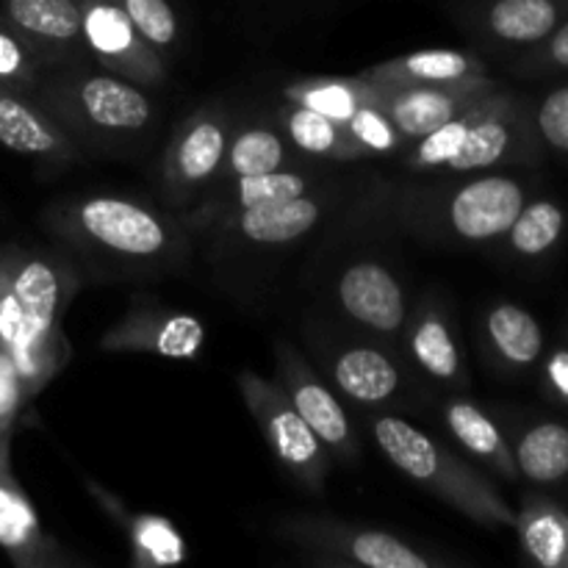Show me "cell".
Here are the masks:
<instances>
[{
	"mask_svg": "<svg viewBox=\"0 0 568 568\" xmlns=\"http://www.w3.org/2000/svg\"><path fill=\"white\" fill-rule=\"evenodd\" d=\"M525 209V189L514 178L488 175L460 189L449 205V222L469 242H488L514 225Z\"/></svg>",
	"mask_w": 568,
	"mask_h": 568,
	"instance_id": "obj_1",
	"label": "cell"
},
{
	"mask_svg": "<svg viewBox=\"0 0 568 568\" xmlns=\"http://www.w3.org/2000/svg\"><path fill=\"white\" fill-rule=\"evenodd\" d=\"M81 225L92 239L125 255H155L166 233L153 214L122 200L98 197L81 209Z\"/></svg>",
	"mask_w": 568,
	"mask_h": 568,
	"instance_id": "obj_2",
	"label": "cell"
},
{
	"mask_svg": "<svg viewBox=\"0 0 568 568\" xmlns=\"http://www.w3.org/2000/svg\"><path fill=\"white\" fill-rule=\"evenodd\" d=\"M338 297L349 316L375 331H397L405 320L403 288L377 264L349 266L338 283Z\"/></svg>",
	"mask_w": 568,
	"mask_h": 568,
	"instance_id": "obj_3",
	"label": "cell"
},
{
	"mask_svg": "<svg viewBox=\"0 0 568 568\" xmlns=\"http://www.w3.org/2000/svg\"><path fill=\"white\" fill-rule=\"evenodd\" d=\"M568 17V0H497L488 11L494 37L510 44H541Z\"/></svg>",
	"mask_w": 568,
	"mask_h": 568,
	"instance_id": "obj_4",
	"label": "cell"
},
{
	"mask_svg": "<svg viewBox=\"0 0 568 568\" xmlns=\"http://www.w3.org/2000/svg\"><path fill=\"white\" fill-rule=\"evenodd\" d=\"M9 288L20 303L22 320H26V342L22 344H42L50 325H53L55 305H59V277L44 261H28L14 272ZM22 344H17V347H22Z\"/></svg>",
	"mask_w": 568,
	"mask_h": 568,
	"instance_id": "obj_5",
	"label": "cell"
},
{
	"mask_svg": "<svg viewBox=\"0 0 568 568\" xmlns=\"http://www.w3.org/2000/svg\"><path fill=\"white\" fill-rule=\"evenodd\" d=\"M516 148V120L505 109L488 111V114L469 120L458 153L447 161L453 172H471L483 166H494L514 153Z\"/></svg>",
	"mask_w": 568,
	"mask_h": 568,
	"instance_id": "obj_6",
	"label": "cell"
},
{
	"mask_svg": "<svg viewBox=\"0 0 568 568\" xmlns=\"http://www.w3.org/2000/svg\"><path fill=\"white\" fill-rule=\"evenodd\" d=\"M81 103L98 125L111 131H136L150 120V100L116 78H89L81 89Z\"/></svg>",
	"mask_w": 568,
	"mask_h": 568,
	"instance_id": "obj_7",
	"label": "cell"
},
{
	"mask_svg": "<svg viewBox=\"0 0 568 568\" xmlns=\"http://www.w3.org/2000/svg\"><path fill=\"white\" fill-rule=\"evenodd\" d=\"M516 466L532 483H560L568 477V427L560 422H541L521 436L516 447Z\"/></svg>",
	"mask_w": 568,
	"mask_h": 568,
	"instance_id": "obj_8",
	"label": "cell"
},
{
	"mask_svg": "<svg viewBox=\"0 0 568 568\" xmlns=\"http://www.w3.org/2000/svg\"><path fill=\"white\" fill-rule=\"evenodd\" d=\"M320 220V209L311 200L294 197L286 203L255 205L244 209L242 231L244 236L261 244H283L305 236Z\"/></svg>",
	"mask_w": 568,
	"mask_h": 568,
	"instance_id": "obj_9",
	"label": "cell"
},
{
	"mask_svg": "<svg viewBox=\"0 0 568 568\" xmlns=\"http://www.w3.org/2000/svg\"><path fill=\"white\" fill-rule=\"evenodd\" d=\"M488 336L508 364L530 366L544 353V331L530 311L503 303L488 314Z\"/></svg>",
	"mask_w": 568,
	"mask_h": 568,
	"instance_id": "obj_10",
	"label": "cell"
},
{
	"mask_svg": "<svg viewBox=\"0 0 568 568\" xmlns=\"http://www.w3.org/2000/svg\"><path fill=\"white\" fill-rule=\"evenodd\" d=\"M336 381L344 394L361 403H381L397 392V369L386 355L375 353V349H349L338 358L336 364Z\"/></svg>",
	"mask_w": 568,
	"mask_h": 568,
	"instance_id": "obj_11",
	"label": "cell"
},
{
	"mask_svg": "<svg viewBox=\"0 0 568 568\" xmlns=\"http://www.w3.org/2000/svg\"><path fill=\"white\" fill-rule=\"evenodd\" d=\"M377 444L394 466L416 480H430L438 471V453L430 438L403 419H381L375 427Z\"/></svg>",
	"mask_w": 568,
	"mask_h": 568,
	"instance_id": "obj_12",
	"label": "cell"
},
{
	"mask_svg": "<svg viewBox=\"0 0 568 568\" xmlns=\"http://www.w3.org/2000/svg\"><path fill=\"white\" fill-rule=\"evenodd\" d=\"M521 544L536 564L568 568V514L552 503H538L521 519Z\"/></svg>",
	"mask_w": 568,
	"mask_h": 568,
	"instance_id": "obj_13",
	"label": "cell"
},
{
	"mask_svg": "<svg viewBox=\"0 0 568 568\" xmlns=\"http://www.w3.org/2000/svg\"><path fill=\"white\" fill-rule=\"evenodd\" d=\"M6 14L20 31L55 42L78 37L83 26L81 9L72 0H9Z\"/></svg>",
	"mask_w": 568,
	"mask_h": 568,
	"instance_id": "obj_14",
	"label": "cell"
},
{
	"mask_svg": "<svg viewBox=\"0 0 568 568\" xmlns=\"http://www.w3.org/2000/svg\"><path fill=\"white\" fill-rule=\"evenodd\" d=\"M566 211L552 200H536L519 211L514 225L508 227L510 247L525 258H538L549 253L564 239Z\"/></svg>",
	"mask_w": 568,
	"mask_h": 568,
	"instance_id": "obj_15",
	"label": "cell"
},
{
	"mask_svg": "<svg viewBox=\"0 0 568 568\" xmlns=\"http://www.w3.org/2000/svg\"><path fill=\"white\" fill-rule=\"evenodd\" d=\"M0 144L22 155H42L55 150L59 139L39 120L37 111L0 89Z\"/></svg>",
	"mask_w": 568,
	"mask_h": 568,
	"instance_id": "obj_16",
	"label": "cell"
},
{
	"mask_svg": "<svg viewBox=\"0 0 568 568\" xmlns=\"http://www.w3.org/2000/svg\"><path fill=\"white\" fill-rule=\"evenodd\" d=\"M392 116L405 136H427L455 120V100L436 89H414L394 100Z\"/></svg>",
	"mask_w": 568,
	"mask_h": 568,
	"instance_id": "obj_17",
	"label": "cell"
},
{
	"mask_svg": "<svg viewBox=\"0 0 568 568\" xmlns=\"http://www.w3.org/2000/svg\"><path fill=\"white\" fill-rule=\"evenodd\" d=\"M294 410L305 419V425L327 444H342L347 438L349 425L347 416H344L342 405L333 399L331 392H325L322 386L314 383H305L294 392Z\"/></svg>",
	"mask_w": 568,
	"mask_h": 568,
	"instance_id": "obj_18",
	"label": "cell"
},
{
	"mask_svg": "<svg viewBox=\"0 0 568 568\" xmlns=\"http://www.w3.org/2000/svg\"><path fill=\"white\" fill-rule=\"evenodd\" d=\"M222 153H225L222 128L214 125V122H200L183 136L181 148H178L181 175L189 178V181H200V178L211 175L220 166Z\"/></svg>",
	"mask_w": 568,
	"mask_h": 568,
	"instance_id": "obj_19",
	"label": "cell"
},
{
	"mask_svg": "<svg viewBox=\"0 0 568 568\" xmlns=\"http://www.w3.org/2000/svg\"><path fill=\"white\" fill-rule=\"evenodd\" d=\"M449 427L458 436V442L464 447H469L475 455L483 458L505 460V442L499 436V430L494 427V422L483 414L480 408L469 403H458L449 408Z\"/></svg>",
	"mask_w": 568,
	"mask_h": 568,
	"instance_id": "obj_20",
	"label": "cell"
},
{
	"mask_svg": "<svg viewBox=\"0 0 568 568\" xmlns=\"http://www.w3.org/2000/svg\"><path fill=\"white\" fill-rule=\"evenodd\" d=\"M239 203L242 209H255V205L286 203V200L303 197L305 178L294 172H261V175H239Z\"/></svg>",
	"mask_w": 568,
	"mask_h": 568,
	"instance_id": "obj_21",
	"label": "cell"
},
{
	"mask_svg": "<svg viewBox=\"0 0 568 568\" xmlns=\"http://www.w3.org/2000/svg\"><path fill=\"white\" fill-rule=\"evenodd\" d=\"M283 164V142L270 131H247L233 142L231 166L236 175H261Z\"/></svg>",
	"mask_w": 568,
	"mask_h": 568,
	"instance_id": "obj_22",
	"label": "cell"
},
{
	"mask_svg": "<svg viewBox=\"0 0 568 568\" xmlns=\"http://www.w3.org/2000/svg\"><path fill=\"white\" fill-rule=\"evenodd\" d=\"M414 355L430 375L455 377L458 375V349L444 322L427 320L414 336Z\"/></svg>",
	"mask_w": 568,
	"mask_h": 568,
	"instance_id": "obj_23",
	"label": "cell"
},
{
	"mask_svg": "<svg viewBox=\"0 0 568 568\" xmlns=\"http://www.w3.org/2000/svg\"><path fill=\"white\" fill-rule=\"evenodd\" d=\"M270 433L277 453H281L288 464L303 466L316 458V433L305 425V419L297 410H277L270 422Z\"/></svg>",
	"mask_w": 568,
	"mask_h": 568,
	"instance_id": "obj_24",
	"label": "cell"
},
{
	"mask_svg": "<svg viewBox=\"0 0 568 568\" xmlns=\"http://www.w3.org/2000/svg\"><path fill=\"white\" fill-rule=\"evenodd\" d=\"M33 536H37V519L31 508L14 488L0 480V547L20 552L31 547Z\"/></svg>",
	"mask_w": 568,
	"mask_h": 568,
	"instance_id": "obj_25",
	"label": "cell"
},
{
	"mask_svg": "<svg viewBox=\"0 0 568 568\" xmlns=\"http://www.w3.org/2000/svg\"><path fill=\"white\" fill-rule=\"evenodd\" d=\"M353 555L358 564L369 568H427V560L410 552L403 541L386 532H364L353 541Z\"/></svg>",
	"mask_w": 568,
	"mask_h": 568,
	"instance_id": "obj_26",
	"label": "cell"
},
{
	"mask_svg": "<svg viewBox=\"0 0 568 568\" xmlns=\"http://www.w3.org/2000/svg\"><path fill=\"white\" fill-rule=\"evenodd\" d=\"M83 28H87L89 42L103 53H122L125 48H131L133 22L128 20L125 11L114 9V6H94L83 20Z\"/></svg>",
	"mask_w": 568,
	"mask_h": 568,
	"instance_id": "obj_27",
	"label": "cell"
},
{
	"mask_svg": "<svg viewBox=\"0 0 568 568\" xmlns=\"http://www.w3.org/2000/svg\"><path fill=\"white\" fill-rule=\"evenodd\" d=\"M125 14L150 42L170 44L175 39L178 22L166 0H125Z\"/></svg>",
	"mask_w": 568,
	"mask_h": 568,
	"instance_id": "obj_28",
	"label": "cell"
},
{
	"mask_svg": "<svg viewBox=\"0 0 568 568\" xmlns=\"http://www.w3.org/2000/svg\"><path fill=\"white\" fill-rule=\"evenodd\" d=\"M405 70L422 81H460L469 72V59L455 50H422L405 59Z\"/></svg>",
	"mask_w": 568,
	"mask_h": 568,
	"instance_id": "obj_29",
	"label": "cell"
},
{
	"mask_svg": "<svg viewBox=\"0 0 568 568\" xmlns=\"http://www.w3.org/2000/svg\"><path fill=\"white\" fill-rule=\"evenodd\" d=\"M536 128L549 148L568 155V83L552 89L541 100L536 114Z\"/></svg>",
	"mask_w": 568,
	"mask_h": 568,
	"instance_id": "obj_30",
	"label": "cell"
},
{
	"mask_svg": "<svg viewBox=\"0 0 568 568\" xmlns=\"http://www.w3.org/2000/svg\"><path fill=\"white\" fill-rule=\"evenodd\" d=\"M288 131H292V139L308 153H327V150L336 144V125H333L331 116L320 114V111L297 109L292 114V122H288Z\"/></svg>",
	"mask_w": 568,
	"mask_h": 568,
	"instance_id": "obj_31",
	"label": "cell"
},
{
	"mask_svg": "<svg viewBox=\"0 0 568 568\" xmlns=\"http://www.w3.org/2000/svg\"><path fill=\"white\" fill-rule=\"evenodd\" d=\"M466 128H469V120H449L447 125H442L438 131L422 136L425 142H422L419 155H416L419 164H447V161L458 153V144L460 139H464Z\"/></svg>",
	"mask_w": 568,
	"mask_h": 568,
	"instance_id": "obj_32",
	"label": "cell"
},
{
	"mask_svg": "<svg viewBox=\"0 0 568 568\" xmlns=\"http://www.w3.org/2000/svg\"><path fill=\"white\" fill-rule=\"evenodd\" d=\"M139 541L159 564H175L183 555L181 538L164 521H144L142 530H139Z\"/></svg>",
	"mask_w": 568,
	"mask_h": 568,
	"instance_id": "obj_33",
	"label": "cell"
},
{
	"mask_svg": "<svg viewBox=\"0 0 568 568\" xmlns=\"http://www.w3.org/2000/svg\"><path fill=\"white\" fill-rule=\"evenodd\" d=\"M305 105L314 111H320V114L331 116L333 122L349 120L355 111L353 94H349L344 87H336V83H331V87L311 89V92L305 94Z\"/></svg>",
	"mask_w": 568,
	"mask_h": 568,
	"instance_id": "obj_34",
	"label": "cell"
},
{
	"mask_svg": "<svg viewBox=\"0 0 568 568\" xmlns=\"http://www.w3.org/2000/svg\"><path fill=\"white\" fill-rule=\"evenodd\" d=\"M349 128H353L361 142L375 150H388L394 144L392 125L372 109H355L353 116H349Z\"/></svg>",
	"mask_w": 568,
	"mask_h": 568,
	"instance_id": "obj_35",
	"label": "cell"
},
{
	"mask_svg": "<svg viewBox=\"0 0 568 568\" xmlns=\"http://www.w3.org/2000/svg\"><path fill=\"white\" fill-rule=\"evenodd\" d=\"M200 338H203V331H200V322L197 320H172L170 325L164 327L159 338V347L161 353L166 355H192L197 349Z\"/></svg>",
	"mask_w": 568,
	"mask_h": 568,
	"instance_id": "obj_36",
	"label": "cell"
},
{
	"mask_svg": "<svg viewBox=\"0 0 568 568\" xmlns=\"http://www.w3.org/2000/svg\"><path fill=\"white\" fill-rule=\"evenodd\" d=\"M26 342V320L9 283H0V347L11 349Z\"/></svg>",
	"mask_w": 568,
	"mask_h": 568,
	"instance_id": "obj_37",
	"label": "cell"
},
{
	"mask_svg": "<svg viewBox=\"0 0 568 568\" xmlns=\"http://www.w3.org/2000/svg\"><path fill=\"white\" fill-rule=\"evenodd\" d=\"M17 397H20V375L6 349L0 347V425L14 414Z\"/></svg>",
	"mask_w": 568,
	"mask_h": 568,
	"instance_id": "obj_38",
	"label": "cell"
},
{
	"mask_svg": "<svg viewBox=\"0 0 568 568\" xmlns=\"http://www.w3.org/2000/svg\"><path fill=\"white\" fill-rule=\"evenodd\" d=\"M26 72V53L11 33L0 31V81H17Z\"/></svg>",
	"mask_w": 568,
	"mask_h": 568,
	"instance_id": "obj_39",
	"label": "cell"
},
{
	"mask_svg": "<svg viewBox=\"0 0 568 568\" xmlns=\"http://www.w3.org/2000/svg\"><path fill=\"white\" fill-rule=\"evenodd\" d=\"M541 64L549 70L568 72V17L552 31V37L544 39Z\"/></svg>",
	"mask_w": 568,
	"mask_h": 568,
	"instance_id": "obj_40",
	"label": "cell"
},
{
	"mask_svg": "<svg viewBox=\"0 0 568 568\" xmlns=\"http://www.w3.org/2000/svg\"><path fill=\"white\" fill-rule=\"evenodd\" d=\"M547 383L560 403H568V347L555 349L547 364Z\"/></svg>",
	"mask_w": 568,
	"mask_h": 568,
	"instance_id": "obj_41",
	"label": "cell"
}]
</instances>
